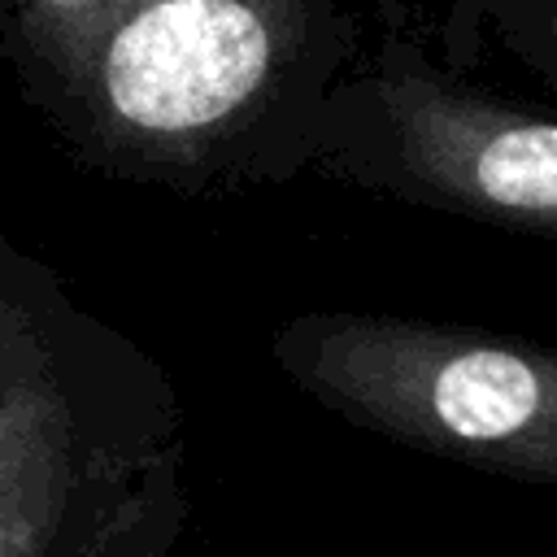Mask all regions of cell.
Segmentation results:
<instances>
[{"instance_id":"7a4b0ae2","label":"cell","mask_w":557,"mask_h":557,"mask_svg":"<svg viewBox=\"0 0 557 557\" xmlns=\"http://www.w3.org/2000/svg\"><path fill=\"white\" fill-rule=\"evenodd\" d=\"M61 57L139 148H187L239 117L292 39V0H70Z\"/></svg>"},{"instance_id":"5b68a950","label":"cell","mask_w":557,"mask_h":557,"mask_svg":"<svg viewBox=\"0 0 557 557\" xmlns=\"http://www.w3.org/2000/svg\"><path fill=\"white\" fill-rule=\"evenodd\" d=\"M126 535H131V527H126L122 518H113V522H104L87 557H139V553L131 548V540H126Z\"/></svg>"},{"instance_id":"3957f363","label":"cell","mask_w":557,"mask_h":557,"mask_svg":"<svg viewBox=\"0 0 557 557\" xmlns=\"http://www.w3.org/2000/svg\"><path fill=\"white\" fill-rule=\"evenodd\" d=\"M400 165L435 200L557 239V122L505 109L418 70L379 87Z\"/></svg>"},{"instance_id":"8992f818","label":"cell","mask_w":557,"mask_h":557,"mask_svg":"<svg viewBox=\"0 0 557 557\" xmlns=\"http://www.w3.org/2000/svg\"><path fill=\"white\" fill-rule=\"evenodd\" d=\"M553 48H557V17H553Z\"/></svg>"},{"instance_id":"6da1fadb","label":"cell","mask_w":557,"mask_h":557,"mask_svg":"<svg viewBox=\"0 0 557 557\" xmlns=\"http://www.w3.org/2000/svg\"><path fill=\"white\" fill-rule=\"evenodd\" d=\"M283 370L400 444L557 483V352L466 326L309 313L278 331Z\"/></svg>"},{"instance_id":"277c9868","label":"cell","mask_w":557,"mask_h":557,"mask_svg":"<svg viewBox=\"0 0 557 557\" xmlns=\"http://www.w3.org/2000/svg\"><path fill=\"white\" fill-rule=\"evenodd\" d=\"M70 496V405L26 335L0 322V557H48Z\"/></svg>"}]
</instances>
